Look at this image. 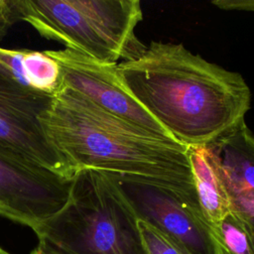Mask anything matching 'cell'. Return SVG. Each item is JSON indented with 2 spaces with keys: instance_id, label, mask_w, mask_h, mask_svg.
<instances>
[{
  "instance_id": "obj_12",
  "label": "cell",
  "mask_w": 254,
  "mask_h": 254,
  "mask_svg": "<svg viewBox=\"0 0 254 254\" xmlns=\"http://www.w3.org/2000/svg\"><path fill=\"white\" fill-rule=\"evenodd\" d=\"M209 229L225 254H254V239L230 214Z\"/></svg>"
},
{
  "instance_id": "obj_18",
  "label": "cell",
  "mask_w": 254,
  "mask_h": 254,
  "mask_svg": "<svg viewBox=\"0 0 254 254\" xmlns=\"http://www.w3.org/2000/svg\"><path fill=\"white\" fill-rule=\"evenodd\" d=\"M0 254H12V253H10L9 251H7L6 249H4L3 247L0 246Z\"/></svg>"
},
{
  "instance_id": "obj_9",
  "label": "cell",
  "mask_w": 254,
  "mask_h": 254,
  "mask_svg": "<svg viewBox=\"0 0 254 254\" xmlns=\"http://www.w3.org/2000/svg\"><path fill=\"white\" fill-rule=\"evenodd\" d=\"M207 146L228 198L230 215L254 239V135L243 121Z\"/></svg>"
},
{
  "instance_id": "obj_15",
  "label": "cell",
  "mask_w": 254,
  "mask_h": 254,
  "mask_svg": "<svg viewBox=\"0 0 254 254\" xmlns=\"http://www.w3.org/2000/svg\"><path fill=\"white\" fill-rule=\"evenodd\" d=\"M211 4L222 10L254 12V0H215Z\"/></svg>"
},
{
  "instance_id": "obj_7",
  "label": "cell",
  "mask_w": 254,
  "mask_h": 254,
  "mask_svg": "<svg viewBox=\"0 0 254 254\" xmlns=\"http://www.w3.org/2000/svg\"><path fill=\"white\" fill-rule=\"evenodd\" d=\"M71 182L0 145V216L34 230L64 207Z\"/></svg>"
},
{
  "instance_id": "obj_5",
  "label": "cell",
  "mask_w": 254,
  "mask_h": 254,
  "mask_svg": "<svg viewBox=\"0 0 254 254\" xmlns=\"http://www.w3.org/2000/svg\"><path fill=\"white\" fill-rule=\"evenodd\" d=\"M109 174L138 219L169 236L190 254H214L209 224L195 194L140 177Z\"/></svg>"
},
{
  "instance_id": "obj_3",
  "label": "cell",
  "mask_w": 254,
  "mask_h": 254,
  "mask_svg": "<svg viewBox=\"0 0 254 254\" xmlns=\"http://www.w3.org/2000/svg\"><path fill=\"white\" fill-rule=\"evenodd\" d=\"M33 231L60 254H144L138 218L103 171H78L64 207Z\"/></svg>"
},
{
  "instance_id": "obj_13",
  "label": "cell",
  "mask_w": 254,
  "mask_h": 254,
  "mask_svg": "<svg viewBox=\"0 0 254 254\" xmlns=\"http://www.w3.org/2000/svg\"><path fill=\"white\" fill-rule=\"evenodd\" d=\"M138 230L144 254H190L169 236L138 219Z\"/></svg>"
},
{
  "instance_id": "obj_17",
  "label": "cell",
  "mask_w": 254,
  "mask_h": 254,
  "mask_svg": "<svg viewBox=\"0 0 254 254\" xmlns=\"http://www.w3.org/2000/svg\"><path fill=\"white\" fill-rule=\"evenodd\" d=\"M210 236H211V240H212V244H213V252H214V254H225V252L223 251L222 247L218 243L217 239L214 237V235L211 232H210Z\"/></svg>"
},
{
  "instance_id": "obj_14",
  "label": "cell",
  "mask_w": 254,
  "mask_h": 254,
  "mask_svg": "<svg viewBox=\"0 0 254 254\" xmlns=\"http://www.w3.org/2000/svg\"><path fill=\"white\" fill-rule=\"evenodd\" d=\"M18 21L14 0H0V41L10 27Z\"/></svg>"
},
{
  "instance_id": "obj_1",
  "label": "cell",
  "mask_w": 254,
  "mask_h": 254,
  "mask_svg": "<svg viewBox=\"0 0 254 254\" xmlns=\"http://www.w3.org/2000/svg\"><path fill=\"white\" fill-rule=\"evenodd\" d=\"M126 90L180 144L206 146L244 121L251 91L241 74L182 44L151 42L118 63Z\"/></svg>"
},
{
  "instance_id": "obj_2",
  "label": "cell",
  "mask_w": 254,
  "mask_h": 254,
  "mask_svg": "<svg viewBox=\"0 0 254 254\" xmlns=\"http://www.w3.org/2000/svg\"><path fill=\"white\" fill-rule=\"evenodd\" d=\"M42 124L74 174L92 169L140 177L195 194L188 147L130 124L71 89L54 96Z\"/></svg>"
},
{
  "instance_id": "obj_16",
  "label": "cell",
  "mask_w": 254,
  "mask_h": 254,
  "mask_svg": "<svg viewBox=\"0 0 254 254\" xmlns=\"http://www.w3.org/2000/svg\"><path fill=\"white\" fill-rule=\"evenodd\" d=\"M30 254H60V253L48 247L47 245L39 242L38 245L31 251Z\"/></svg>"
},
{
  "instance_id": "obj_8",
  "label": "cell",
  "mask_w": 254,
  "mask_h": 254,
  "mask_svg": "<svg viewBox=\"0 0 254 254\" xmlns=\"http://www.w3.org/2000/svg\"><path fill=\"white\" fill-rule=\"evenodd\" d=\"M46 52L60 64L64 87L161 139L177 142L126 90L117 74V64L101 63L65 48Z\"/></svg>"
},
{
  "instance_id": "obj_10",
  "label": "cell",
  "mask_w": 254,
  "mask_h": 254,
  "mask_svg": "<svg viewBox=\"0 0 254 254\" xmlns=\"http://www.w3.org/2000/svg\"><path fill=\"white\" fill-rule=\"evenodd\" d=\"M0 66L31 90L55 96L64 88L61 66L46 51L0 47Z\"/></svg>"
},
{
  "instance_id": "obj_4",
  "label": "cell",
  "mask_w": 254,
  "mask_h": 254,
  "mask_svg": "<svg viewBox=\"0 0 254 254\" xmlns=\"http://www.w3.org/2000/svg\"><path fill=\"white\" fill-rule=\"evenodd\" d=\"M19 21L44 38L98 62L118 64L146 46L135 37L142 21L139 0H14Z\"/></svg>"
},
{
  "instance_id": "obj_11",
  "label": "cell",
  "mask_w": 254,
  "mask_h": 254,
  "mask_svg": "<svg viewBox=\"0 0 254 254\" xmlns=\"http://www.w3.org/2000/svg\"><path fill=\"white\" fill-rule=\"evenodd\" d=\"M188 158L197 202L204 219L216 225L229 214V202L213 155L206 146L188 147Z\"/></svg>"
},
{
  "instance_id": "obj_6",
  "label": "cell",
  "mask_w": 254,
  "mask_h": 254,
  "mask_svg": "<svg viewBox=\"0 0 254 254\" xmlns=\"http://www.w3.org/2000/svg\"><path fill=\"white\" fill-rule=\"evenodd\" d=\"M53 98L21 85L0 66V145L37 166L72 179L75 174L42 124Z\"/></svg>"
}]
</instances>
